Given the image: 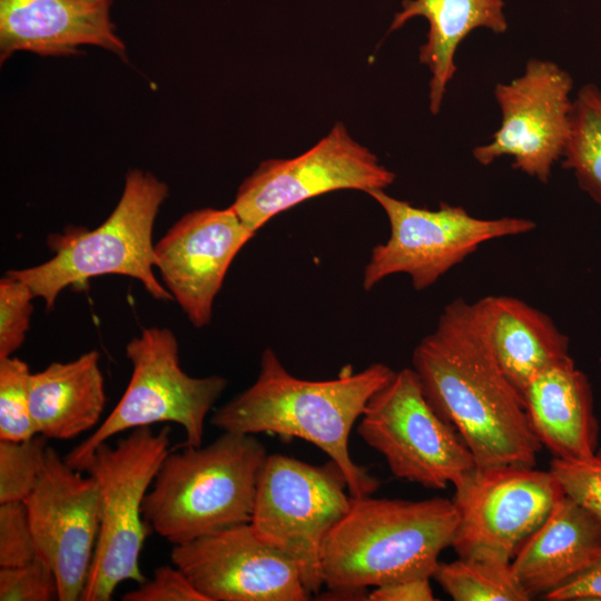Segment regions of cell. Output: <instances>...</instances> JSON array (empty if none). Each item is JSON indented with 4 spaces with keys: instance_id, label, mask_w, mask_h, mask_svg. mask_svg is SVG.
<instances>
[{
    "instance_id": "836d02e7",
    "label": "cell",
    "mask_w": 601,
    "mask_h": 601,
    "mask_svg": "<svg viewBox=\"0 0 601 601\" xmlns=\"http://www.w3.org/2000/svg\"><path fill=\"white\" fill-rule=\"evenodd\" d=\"M85 1H92V2H95V1H102V0H85Z\"/></svg>"
},
{
    "instance_id": "83f0119b",
    "label": "cell",
    "mask_w": 601,
    "mask_h": 601,
    "mask_svg": "<svg viewBox=\"0 0 601 601\" xmlns=\"http://www.w3.org/2000/svg\"><path fill=\"white\" fill-rule=\"evenodd\" d=\"M58 598L55 572L40 556L23 565L0 568L1 601H52Z\"/></svg>"
},
{
    "instance_id": "f1b7e54d",
    "label": "cell",
    "mask_w": 601,
    "mask_h": 601,
    "mask_svg": "<svg viewBox=\"0 0 601 601\" xmlns=\"http://www.w3.org/2000/svg\"><path fill=\"white\" fill-rule=\"evenodd\" d=\"M550 471L565 495L590 510L601 521V449L582 461L553 459Z\"/></svg>"
},
{
    "instance_id": "30bf717a",
    "label": "cell",
    "mask_w": 601,
    "mask_h": 601,
    "mask_svg": "<svg viewBox=\"0 0 601 601\" xmlns=\"http://www.w3.org/2000/svg\"><path fill=\"white\" fill-rule=\"evenodd\" d=\"M357 433L393 475L427 489L455 487L476 467L459 432L427 401L412 367L395 372L370 400Z\"/></svg>"
},
{
    "instance_id": "603a6c76",
    "label": "cell",
    "mask_w": 601,
    "mask_h": 601,
    "mask_svg": "<svg viewBox=\"0 0 601 601\" xmlns=\"http://www.w3.org/2000/svg\"><path fill=\"white\" fill-rule=\"evenodd\" d=\"M439 562L432 579L455 601H529L512 561L495 553L457 555Z\"/></svg>"
},
{
    "instance_id": "277c9868",
    "label": "cell",
    "mask_w": 601,
    "mask_h": 601,
    "mask_svg": "<svg viewBox=\"0 0 601 601\" xmlns=\"http://www.w3.org/2000/svg\"><path fill=\"white\" fill-rule=\"evenodd\" d=\"M267 455L254 435L233 432L169 451L145 496V521L173 545L250 522Z\"/></svg>"
},
{
    "instance_id": "d6a6232c",
    "label": "cell",
    "mask_w": 601,
    "mask_h": 601,
    "mask_svg": "<svg viewBox=\"0 0 601 601\" xmlns=\"http://www.w3.org/2000/svg\"><path fill=\"white\" fill-rule=\"evenodd\" d=\"M431 578H412L373 588L367 600L372 601H433L436 600Z\"/></svg>"
},
{
    "instance_id": "ffe728a7",
    "label": "cell",
    "mask_w": 601,
    "mask_h": 601,
    "mask_svg": "<svg viewBox=\"0 0 601 601\" xmlns=\"http://www.w3.org/2000/svg\"><path fill=\"white\" fill-rule=\"evenodd\" d=\"M474 304L494 358L521 395L536 374L571 357L569 337L528 303L491 295Z\"/></svg>"
},
{
    "instance_id": "7c38bea8",
    "label": "cell",
    "mask_w": 601,
    "mask_h": 601,
    "mask_svg": "<svg viewBox=\"0 0 601 601\" xmlns=\"http://www.w3.org/2000/svg\"><path fill=\"white\" fill-rule=\"evenodd\" d=\"M563 495L550 470L476 466L455 486L459 522L451 546L457 555L495 553L512 560Z\"/></svg>"
},
{
    "instance_id": "1f68e13d",
    "label": "cell",
    "mask_w": 601,
    "mask_h": 601,
    "mask_svg": "<svg viewBox=\"0 0 601 601\" xmlns=\"http://www.w3.org/2000/svg\"><path fill=\"white\" fill-rule=\"evenodd\" d=\"M548 601H601V556L582 574L546 594Z\"/></svg>"
},
{
    "instance_id": "5b68a950",
    "label": "cell",
    "mask_w": 601,
    "mask_h": 601,
    "mask_svg": "<svg viewBox=\"0 0 601 601\" xmlns=\"http://www.w3.org/2000/svg\"><path fill=\"white\" fill-rule=\"evenodd\" d=\"M168 187L150 173L130 170L121 197L109 217L93 230L73 228L49 239L55 255L47 262L7 273L29 285L51 311L58 295L90 277L124 275L139 280L162 302L173 295L154 274L152 228Z\"/></svg>"
},
{
    "instance_id": "ac0fdd59",
    "label": "cell",
    "mask_w": 601,
    "mask_h": 601,
    "mask_svg": "<svg viewBox=\"0 0 601 601\" xmlns=\"http://www.w3.org/2000/svg\"><path fill=\"white\" fill-rule=\"evenodd\" d=\"M600 556V519L564 494L521 544L512 569L531 599L544 598L590 569Z\"/></svg>"
},
{
    "instance_id": "52a82bcc",
    "label": "cell",
    "mask_w": 601,
    "mask_h": 601,
    "mask_svg": "<svg viewBox=\"0 0 601 601\" xmlns=\"http://www.w3.org/2000/svg\"><path fill=\"white\" fill-rule=\"evenodd\" d=\"M132 372L127 388L96 431L63 459L80 471L104 442L119 433L155 423L181 426V446L203 444L205 421L228 382L219 375L193 377L180 366L178 341L167 327H145L126 345Z\"/></svg>"
},
{
    "instance_id": "4316f807",
    "label": "cell",
    "mask_w": 601,
    "mask_h": 601,
    "mask_svg": "<svg viewBox=\"0 0 601 601\" xmlns=\"http://www.w3.org/2000/svg\"><path fill=\"white\" fill-rule=\"evenodd\" d=\"M35 297L23 280L8 273L0 279V358L12 356L23 344Z\"/></svg>"
},
{
    "instance_id": "5bb4252c",
    "label": "cell",
    "mask_w": 601,
    "mask_h": 601,
    "mask_svg": "<svg viewBox=\"0 0 601 601\" xmlns=\"http://www.w3.org/2000/svg\"><path fill=\"white\" fill-rule=\"evenodd\" d=\"M23 502L37 555L55 572L58 600H81L100 529L97 481L48 446L38 483Z\"/></svg>"
},
{
    "instance_id": "f546056e",
    "label": "cell",
    "mask_w": 601,
    "mask_h": 601,
    "mask_svg": "<svg viewBox=\"0 0 601 601\" xmlns=\"http://www.w3.org/2000/svg\"><path fill=\"white\" fill-rule=\"evenodd\" d=\"M36 556L24 502L0 503V568L23 565Z\"/></svg>"
},
{
    "instance_id": "9c48e42d",
    "label": "cell",
    "mask_w": 601,
    "mask_h": 601,
    "mask_svg": "<svg viewBox=\"0 0 601 601\" xmlns=\"http://www.w3.org/2000/svg\"><path fill=\"white\" fill-rule=\"evenodd\" d=\"M368 195L382 207L390 236L376 245L363 270L362 286L371 290L384 278L406 274L413 287L423 290L490 240L534 230L528 218L484 219L462 206L441 203L437 209L413 206L383 189Z\"/></svg>"
},
{
    "instance_id": "cb8c5ba5",
    "label": "cell",
    "mask_w": 601,
    "mask_h": 601,
    "mask_svg": "<svg viewBox=\"0 0 601 601\" xmlns=\"http://www.w3.org/2000/svg\"><path fill=\"white\" fill-rule=\"evenodd\" d=\"M562 165L579 186L601 205V88L584 85L573 99L571 129Z\"/></svg>"
},
{
    "instance_id": "484cf974",
    "label": "cell",
    "mask_w": 601,
    "mask_h": 601,
    "mask_svg": "<svg viewBox=\"0 0 601 601\" xmlns=\"http://www.w3.org/2000/svg\"><path fill=\"white\" fill-rule=\"evenodd\" d=\"M30 376L24 361L0 358V440L24 441L37 434L30 411Z\"/></svg>"
},
{
    "instance_id": "8992f818",
    "label": "cell",
    "mask_w": 601,
    "mask_h": 601,
    "mask_svg": "<svg viewBox=\"0 0 601 601\" xmlns=\"http://www.w3.org/2000/svg\"><path fill=\"white\" fill-rule=\"evenodd\" d=\"M170 431L136 427L115 445L101 443L82 464L100 495L99 535L82 601H109L121 582L146 580L139 566L147 535L142 503L169 453Z\"/></svg>"
},
{
    "instance_id": "7402d4cb",
    "label": "cell",
    "mask_w": 601,
    "mask_h": 601,
    "mask_svg": "<svg viewBox=\"0 0 601 601\" xmlns=\"http://www.w3.org/2000/svg\"><path fill=\"white\" fill-rule=\"evenodd\" d=\"M503 0H404L388 29H400L414 17L428 22L426 41L421 46L418 60L431 72L430 111L439 114L449 82L456 65L460 43L475 29L485 28L494 33L508 30Z\"/></svg>"
},
{
    "instance_id": "d6986e66",
    "label": "cell",
    "mask_w": 601,
    "mask_h": 601,
    "mask_svg": "<svg viewBox=\"0 0 601 601\" xmlns=\"http://www.w3.org/2000/svg\"><path fill=\"white\" fill-rule=\"evenodd\" d=\"M522 396L532 430L553 459L582 461L597 452L592 388L572 357L536 374Z\"/></svg>"
},
{
    "instance_id": "4dcf8cb0",
    "label": "cell",
    "mask_w": 601,
    "mask_h": 601,
    "mask_svg": "<svg viewBox=\"0 0 601 601\" xmlns=\"http://www.w3.org/2000/svg\"><path fill=\"white\" fill-rule=\"evenodd\" d=\"M124 601H207L176 565L155 569L152 578L122 597Z\"/></svg>"
},
{
    "instance_id": "7a4b0ae2",
    "label": "cell",
    "mask_w": 601,
    "mask_h": 601,
    "mask_svg": "<svg viewBox=\"0 0 601 601\" xmlns=\"http://www.w3.org/2000/svg\"><path fill=\"white\" fill-rule=\"evenodd\" d=\"M259 365L256 381L217 408L210 424L223 432L303 439L342 469L351 497L374 493L380 481L353 461L348 439L370 400L395 372L374 363L361 372L344 368L332 380H303L292 375L272 348L263 352Z\"/></svg>"
},
{
    "instance_id": "8fae6325",
    "label": "cell",
    "mask_w": 601,
    "mask_h": 601,
    "mask_svg": "<svg viewBox=\"0 0 601 601\" xmlns=\"http://www.w3.org/2000/svg\"><path fill=\"white\" fill-rule=\"evenodd\" d=\"M395 178L344 124L336 122L304 154L260 162L240 184L230 207L257 231L274 216L313 197L341 189L385 190Z\"/></svg>"
},
{
    "instance_id": "9a60e30c",
    "label": "cell",
    "mask_w": 601,
    "mask_h": 601,
    "mask_svg": "<svg viewBox=\"0 0 601 601\" xmlns=\"http://www.w3.org/2000/svg\"><path fill=\"white\" fill-rule=\"evenodd\" d=\"M176 565L207 601H305L296 564L255 532L250 522L174 545Z\"/></svg>"
},
{
    "instance_id": "44dd1931",
    "label": "cell",
    "mask_w": 601,
    "mask_h": 601,
    "mask_svg": "<svg viewBox=\"0 0 601 601\" xmlns=\"http://www.w3.org/2000/svg\"><path fill=\"white\" fill-rule=\"evenodd\" d=\"M29 391L37 434L70 440L89 431L106 404L99 353L90 351L70 362H52L31 373Z\"/></svg>"
},
{
    "instance_id": "6da1fadb",
    "label": "cell",
    "mask_w": 601,
    "mask_h": 601,
    "mask_svg": "<svg viewBox=\"0 0 601 601\" xmlns=\"http://www.w3.org/2000/svg\"><path fill=\"white\" fill-rule=\"evenodd\" d=\"M412 368L477 467L535 465L542 445L522 395L492 354L474 303L456 298L444 307L435 329L414 348Z\"/></svg>"
},
{
    "instance_id": "ba28073f",
    "label": "cell",
    "mask_w": 601,
    "mask_h": 601,
    "mask_svg": "<svg viewBox=\"0 0 601 601\" xmlns=\"http://www.w3.org/2000/svg\"><path fill=\"white\" fill-rule=\"evenodd\" d=\"M342 469L332 460L313 465L268 454L258 475L250 524L260 539L297 566L306 590L324 585L322 551L351 505Z\"/></svg>"
},
{
    "instance_id": "d4e9b609",
    "label": "cell",
    "mask_w": 601,
    "mask_h": 601,
    "mask_svg": "<svg viewBox=\"0 0 601 601\" xmlns=\"http://www.w3.org/2000/svg\"><path fill=\"white\" fill-rule=\"evenodd\" d=\"M48 439L0 440V503L23 502L36 487L46 461Z\"/></svg>"
},
{
    "instance_id": "e0dca14e",
    "label": "cell",
    "mask_w": 601,
    "mask_h": 601,
    "mask_svg": "<svg viewBox=\"0 0 601 601\" xmlns=\"http://www.w3.org/2000/svg\"><path fill=\"white\" fill-rule=\"evenodd\" d=\"M110 6L111 0H0L1 61L19 50L41 56L75 53L81 45L124 55Z\"/></svg>"
},
{
    "instance_id": "2e32d148",
    "label": "cell",
    "mask_w": 601,
    "mask_h": 601,
    "mask_svg": "<svg viewBox=\"0 0 601 601\" xmlns=\"http://www.w3.org/2000/svg\"><path fill=\"white\" fill-rule=\"evenodd\" d=\"M255 234L230 206L203 208L184 215L155 245V267L194 327L210 323L227 270Z\"/></svg>"
},
{
    "instance_id": "4fadbf2b",
    "label": "cell",
    "mask_w": 601,
    "mask_h": 601,
    "mask_svg": "<svg viewBox=\"0 0 601 601\" xmlns=\"http://www.w3.org/2000/svg\"><path fill=\"white\" fill-rule=\"evenodd\" d=\"M572 88V77L560 66L530 59L521 76L495 86L501 125L489 144L472 150L473 158L487 166L508 156L513 168L548 183L569 139Z\"/></svg>"
},
{
    "instance_id": "3957f363",
    "label": "cell",
    "mask_w": 601,
    "mask_h": 601,
    "mask_svg": "<svg viewBox=\"0 0 601 601\" xmlns=\"http://www.w3.org/2000/svg\"><path fill=\"white\" fill-rule=\"evenodd\" d=\"M459 522L452 500L352 497L327 534L322 577L332 595L367 600L368 588L431 578Z\"/></svg>"
}]
</instances>
